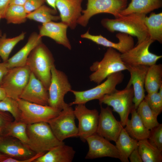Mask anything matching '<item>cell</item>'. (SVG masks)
<instances>
[{"label":"cell","mask_w":162,"mask_h":162,"mask_svg":"<svg viewBox=\"0 0 162 162\" xmlns=\"http://www.w3.org/2000/svg\"><path fill=\"white\" fill-rule=\"evenodd\" d=\"M146 14L132 13L121 15L114 19L104 18L102 20V25L109 32L117 31L136 37L137 44H140L149 37L144 23Z\"/></svg>","instance_id":"1"},{"label":"cell","mask_w":162,"mask_h":162,"mask_svg":"<svg viewBox=\"0 0 162 162\" xmlns=\"http://www.w3.org/2000/svg\"><path fill=\"white\" fill-rule=\"evenodd\" d=\"M54 62L51 52L42 43L32 50L26 62V65L31 72L48 90L51 82V70Z\"/></svg>","instance_id":"2"},{"label":"cell","mask_w":162,"mask_h":162,"mask_svg":"<svg viewBox=\"0 0 162 162\" xmlns=\"http://www.w3.org/2000/svg\"><path fill=\"white\" fill-rule=\"evenodd\" d=\"M28 141L26 145L36 153H45L64 142L58 140L48 123L41 122L27 125Z\"/></svg>","instance_id":"3"},{"label":"cell","mask_w":162,"mask_h":162,"mask_svg":"<svg viewBox=\"0 0 162 162\" xmlns=\"http://www.w3.org/2000/svg\"><path fill=\"white\" fill-rule=\"evenodd\" d=\"M121 53L111 47L108 48L103 59L94 62L90 67L93 72L89 76L90 80L99 84L109 75L127 70L126 64L122 61Z\"/></svg>","instance_id":"4"},{"label":"cell","mask_w":162,"mask_h":162,"mask_svg":"<svg viewBox=\"0 0 162 162\" xmlns=\"http://www.w3.org/2000/svg\"><path fill=\"white\" fill-rule=\"evenodd\" d=\"M134 96L132 86H126L122 90L116 89L112 92L104 95L98 100L100 105L104 104L111 106L112 111L118 114L120 122L124 127L129 119V115L134 109Z\"/></svg>","instance_id":"5"},{"label":"cell","mask_w":162,"mask_h":162,"mask_svg":"<svg viewBox=\"0 0 162 162\" xmlns=\"http://www.w3.org/2000/svg\"><path fill=\"white\" fill-rule=\"evenodd\" d=\"M124 77V74L120 71L109 75L103 82L91 89L83 91L72 90L70 92L74 95L75 99L68 104L70 106L85 104L92 100H98L104 95L114 92L116 89L117 86L122 82Z\"/></svg>","instance_id":"6"},{"label":"cell","mask_w":162,"mask_h":162,"mask_svg":"<svg viewBox=\"0 0 162 162\" xmlns=\"http://www.w3.org/2000/svg\"><path fill=\"white\" fill-rule=\"evenodd\" d=\"M86 9L82 10L77 23L84 26L87 25L89 20L95 15L101 13L111 14L115 18L121 15V12L126 8L127 0H87Z\"/></svg>","instance_id":"7"},{"label":"cell","mask_w":162,"mask_h":162,"mask_svg":"<svg viewBox=\"0 0 162 162\" xmlns=\"http://www.w3.org/2000/svg\"><path fill=\"white\" fill-rule=\"evenodd\" d=\"M51 74L48 105L61 111L67 104L64 101V97L72 90L71 86L66 74L57 69L55 64L52 68Z\"/></svg>","instance_id":"8"},{"label":"cell","mask_w":162,"mask_h":162,"mask_svg":"<svg viewBox=\"0 0 162 162\" xmlns=\"http://www.w3.org/2000/svg\"><path fill=\"white\" fill-rule=\"evenodd\" d=\"M75 118L74 109L67 104L59 114L48 123L56 137L63 142L66 139L78 136Z\"/></svg>","instance_id":"9"},{"label":"cell","mask_w":162,"mask_h":162,"mask_svg":"<svg viewBox=\"0 0 162 162\" xmlns=\"http://www.w3.org/2000/svg\"><path fill=\"white\" fill-rule=\"evenodd\" d=\"M17 101L21 111L20 120L27 125L41 122L48 123L61 111L49 105L34 104L20 98Z\"/></svg>","instance_id":"10"},{"label":"cell","mask_w":162,"mask_h":162,"mask_svg":"<svg viewBox=\"0 0 162 162\" xmlns=\"http://www.w3.org/2000/svg\"><path fill=\"white\" fill-rule=\"evenodd\" d=\"M31 71L26 65L8 70L4 76L0 86L7 96L17 100L29 81Z\"/></svg>","instance_id":"11"},{"label":"cell","mask_w":162,"mask_h":162,"mask_svg":"<svg viewBox=\"0 0 162 162\" xmlns=\"http://www.w3.org/2000/svg\"><path fill=\"white\" fill-rule=\"evenodd\" d=\"M3 137L0 142V153L8 157L7 162H14L21 160L20 162L34 161L43 153H35L27 146L14 137Z\"/></svg>","instance_id":"12"},{"label":"cell","mask_w":162,"mask_h":162,"mask_svg":"<svg viewBox=\"0 0 162 162\" xmlns=\"http://www.w3.org/2000/svg\"><path fill=\"white\" fill-rule=\"evenodd\" d=\"M154 42L149 37L127 52L121 54L122 61L130 65H143L149 66L156 64L162 57L151 52L149 50L151 45Z\"/></svg>","instance_id":"13"},{"label":"cell","mask_w":162,"mask_h":162,"mask_svg":"<svg viewBox=\"0 0 162 162\" xmlns=\"http://www.w3.org/2000/svg\"><path fill=\"white\" fill-rule=\"evenodd\" d=\"M74 110L75 117L78 119V136L83 141L88 137L97 134L99 113L95 109L90 110L85 104H76Z\"/></svg>","instance_id":"14"},{"label":"cell","mask_w":162,"mask_h":162,"mask_svg":"<svg viewBox=\"0 0 162 162\" xmlns=\"http://www.w3.org/2000/svg\"><path fill=\"white\" fill-rule=\"evenodd\" d=\"M123 128L114 116L109 106L106 108L100 106L97 134L115 142Z\"/></svg>","instance_id":"15"},{"label":"cell","mask_w":162,"mask_h":162,"mask_svg":"<svg viewBox=\"0 0 162 162\" xmlns=\"http://www.w3.org/2000/svg\"><path fill=\"white\" fill-rule=\"evenodd\" d=\"M89 147L86 159H94L104 157L119 159V154L115 145L110 141L96 134L86 140Z\"/></svg>","instance_id":"16"},{"label":"cell","mask_w":162,"mask_h":162,"mask_svg":"<svg viewBox=\"0 0 162 162\" xmlns=\"http://www.w3.org/2000/svg\"><path fill=\"white\" fill-rule=\"evenodd\" d=\"M126 65L130 74V78L126 86H132L134 91L133 102L136 110L145 96L144 88L146 74L149 66L143 65Z\"/></svg>","instance_id":"17"},{"label":"cell","mask_w":162,"mask_h":162,"mask_svg":"<svg viewBox=\"0 0 162 162\" xmlns=\"http://www.w3.org/2000/svg\"><path fill=\"white\" fill-rule=\"evenodd\" d=\"M20 98L34 104L48 105V90L31 72L28 82Z\"/></svg>","instance_id":"18"},{"label":"cell","mask_w":162,"mask_h":162,"mask_svg":"<svg viewBox=\"0 0 162 162\" xmlns=\"http://www.w3.org/2000/svg\"><path fill=\"white\" fill-rule=\"evenodd\" d=\"M83 0H56V7L60 13L62 22L71 29L76 27L77 20L81 15Z\"/></svg>","instance_id":"19"},{"label":"cell","mask_w":162,"mask_h":162,"mask_svg":"<svg viewBox=\"0 0 162 162\" xmlns=\"http://www.w3.org/2000/svg\"><path fill=\"white\" fill-rule=\"evenodd\" d=\"M116 36L119 40L118 42L117 43L109 40L101 35L91 34L89 30L81 35L82 38L89 39L97 44L113 48L118 50L121 54L127 52L134 46V41L132 36L119 32L116 34Z\"/></svg>","instance_id":"20"},{"label":"cell","mask_w":162,"mask_h":162,"mask_svg":"<svg viewBox=\"0 0 162 162\" xmlns=\"http://www.w3.org/2000/svg\"><path fill=\"white\" fill-rule=\"evenodd\" d=\"M68 26L61 22H56L51 21L42 24L39 27V35L41 37L47 36L70 50L71 46L67 35Z\"/></svg>","instance_id":"21"},{"label":"cell","mask_w":162,"mask_h":162,"mask_svg":"<svg viewBox=\"0 0 162 162\" xmlns=\"http://www.w3.org/2000/svg\"><path fill=\"white\" fill-rule=\"evenodd\" d=\"M42 42V38L39 34L34 32L30 35L26 44L17 53L4 62L8 69L26 65L28 58L32 50Z\"/></svg>","instance_id":"22"},{"label":"cell","mask_w":162,"mask_h":162,"mask_svg":"<svg viewBox=\"0 0 162 162\" xmlns=\"http://www.w3.org/2000/svg\"><path fill=\"white\" fill-rule=\"evenodd\" d=\"M76 152L64 142L50 149L34 162H71Z\"/></svg>","instance_id":"23"},{"label":"cell","mask_w":162,"mask_h":162,"mask_svg":"<svg viewBox=\"0 0 162 162\" xmlns=\"http://www.w3.org/2000/svg\"><path fill=\"white\" fill-rule=\"evenodd\" d=\"M130 113L131 119H128L124 129L130 137L138 141L148 139L150 130L144 125L136 110L133 109Z\"/></svg>","instance_id":"24"},{"label":"cell","mask_w":162,"mask_h":162,"mask_svg":"<svg viewBox=\"0 0 162 162\" xmlns=\"http://www.w3.org/2000/svg\"><path fill=\"white\" fill-rule=\"evenodd\" d=\"M162 0H131L128 6L121 12L124 15L132 13L146 15L162 7Z\"/></svg>","instance_id":"25"},{"label":"cell","mask_w":162,"mask_h":162,"mask_svg":"<svg viewBox=\"0 0 162 162\" xmlns=\"http://www.w3.org/2000/svg\"><path fill=\"white\" fill-rule=\"evenodd\" d=\"M138 141L132 138L123 128L117 140L116 146L122 162H128L129 157L133 151L138 146Z\"/></svg>","instance_id":"26"},{"label":"cell","mask_w":162,"mask_h":162,"mask_svg":"<svg viewBox=\"0 0 162 162\" xmlns=\"http://www.w3.org/2000/svg\"><path fill=\"white\" fill-rule=\"evenodd\" d=\"M162 85V64H155L149 66L145 79V91L147 93L158 92Z\"/></svg>","instance_id":"27"},{"label":"cell","mask_w":162,"mask_h":162,"mask_svg":"<svg viewBox=\"0 0 162 162\" xmlns=\"http://www.w3.org/2000/svg\"><path fill=\"white\" fill-rule=\"evenodd\" d=\"M144 23L150 38L154 41L162 43V13H151L149 17L146 16Z\"/></svg>","instance_id":"28"},{"label":"cell","mask_w":162,"mask_h":162,"mask_svg":"<svg viewBox=\"0 0 162 162\" xmlns=\"http://www.w3.org/2000/svg\"><path fill=\"white\" fill-rule=\"evenodd\" d=\"M138 148L142 162L162 161V151L151 144L148 139L138 141Z\"/></svg>","instance_id":"29"},{"label":"cell","mask_w":162,"mask_h":162,"mask_svg":"<svg viewBox=\"0 0 162 162\" xmlns=\"http://www.w3.org/2000/svg\"><path fill=\"white\" fill-rule=\"evenodd\" d=\"M57 14V10L44 4L27 14V17L30 20L44 24L60 20V16L56 15Z\"/></svg>","instance_id":"30"},{"label":"cell","mask_w":162,"mask_h":162,"mask_svg":"<svg viewBox=\"0 0 162 162\" xmlns=\"http://www.w3.org/2000/svg\"><path fill=\"white\" fill-rule=\"evenodd\" d=\"M27 124L20 120L13 121L8 126L3 136L16 138L26 145L28 141Z\"/></svg>","instance_id":"31"},{"label":"cell","mask_w":162,"mask_h":162,"mask_svg":"<svg viewBox=\"0 0 162 162\" xmlns=\"http://www.w3.org/2000/svg\"><path fill=\"white\" fill-rule=\"evenodd\" d=\"M27 14L23 6L9 5L3 14L2 18L5 19L8 24H20L26 21Z\"/></svg>","instance_id":"32"},{"label":"cell","mask_w":162,"mask_h":162,"mask_svg":"<svg viewBox=\"0 0 162 162\" xmlns=\"http://www.w3.org/2000/svg\"><path fill=\"white\" fill-rule=\"evenodd\" d=\"M136 110L143 124L149 130L159 124L157 120L158 116L152 111L144 99Z\"/></svg>","instance_id":"33"},{"label":"cell","mask_w":162,"mask_h":162,"mask_svg":"<svg viewBox=\"0 0 162 162\" xmlns=\"http://www.w3.org/2000/svg\"><path fill=\"white\" fill-rule=\"evenodd\" d=\"M26 32H22L15 37L7 38L5 34L0 38V56L3 62L8 59L9 56L15 46L24 39Z\"/></svg>","instance_id":"34"},{"label":"cell","mask_w":162,"mask_h":162,"mask_svg":"<svg viewBox=\"0 0 162 162\" xmlns=\"http://www.w3.org/2000/svg\"><path fill=\"white\" fill-rule=\"evenodd\" d=\"M0 111L9 113L14 120H20L21 111L17 100L7 96L0 101Z\"/></svg>","instance_id":"35"},{"label":"cell","mask_w":162,"mask_h":162,"mask_svg":"<svg viewBox=\"0 0 162 162\" xmlns=\"http://www.w3.org/2000/svg\"><path fill=\"white\" fill-rule=\"evenodd\" d=\"M144 99L152 111L158 116L162 111V97L158 92L147 93Z\"/></svg>","instance_id":"36"},{"label":"cell","mask_w":162,"mask_h":162,"mask_svg":"<svg viewBox=\"0 0 162 162\" xmlns=\"http://www.w3.org/2000/svg\"><path fill=\"white\" fill-rule=\"evenodd\" d=\"M149 142L162 151V124H159L150 130L148 138Z\"/></svg>","instance_id":"37"},{"label":"cell","mask_w":162,"mask_h":162,"mask_svg":"<svg viewBox=\"0 0 162 162\" xmlns=\"http://www.w3.org/2000/svg\"><path fill=\"white\" fill-rule=\"evenodd\" d=\"M13 118L8 112L0 111V136H3L10 123L13 121Z\"/></svg>","instance_id":"38"},{"label":"cell","mask_w":162,"mask_h":162,"mask_svg":"<svg viewBox=\"0 0 162 162\" xmlns=\"http://www.w3.org/2000/svg\"><path fill=\"white\" fill-rule=\"evenodd\" d=\"M46 0H27L24 7L27 14L37 9L44 4Z\"/></svg>","instance_id":"39"},{"label":"cell","mask_w":162,"mask_h":162,"mask_svg":"<svg viewBox=\"0 0 162 162\" xmlns=\"http://www.w3.org/2000/svg\"><path fill=\"white\" fill-rule=\"evenodd\" d=\"M128 158L131 162H142L138 150V146L131 152Z\"/></svg>","instance_id":"40"},{"label":"cell","mask_w":162,"mask_h":162,"mask_svg":"<svg viewBox=\"0 0 162 162\" xmlns=\"http://www.w3.org/2000/svg\"><path fill=\"white\" fill-rule=\"evenodd\" d=\"M9 69L6 67L4 62L0 63V85L1 84L4 76Z\"/></svg>","instance_id":"41"},{"label":"cell","mask_w":162,"mask_h":162,"mask_svg":"<svg viewBox=\"0 0 162 162\" xmlns=\"http://www.w3.org/2000/svg\"><path fill=\"white\" fill-rule=\"evenodd\" d=\"M10 0H0V12L3 14L9 5Z\"/></svg>","instance_id":"42"},{"label":"cell","mask_w":162,"mask_h":162,"mask_svg":"<svg viewBox=\"0 0 162 162\" xmlns=\"http://www.w3.org/2000/svg\"><path fill=\"white\" fill-rule=\"evenodd\" d=\"M27 0H10L9 5L15 4L23 6Z\"/></svg>","instance_id":"43"},{"label":"cell","mask_w":162,"mask_h":162,"mask_svg":"<svg viewBox=\"0 0 162 162\" xmlns=\"http://www.w3.org/2000/svg\"><path fill=\"white\" fill-rule=\"evenodd\" d=\"M46 2L52 8L57 10L56 7V0H46Z\"/></svg>","instance_id":"44"},{"label":"cell","mask_w":162,"mask_h":162,"mask_svg":"<svg viewBox=\"0 0 162 162\" xmlns=\"http://www.w3.org/2000/svg\"><path fill=\"white\" fill-rule=\"evenodd\" d=\"M7 95L5 90L0 85V101L3 99Z\"/></svg>","instance_id":"45"},{"label":"cell","mask_w":162,"mask_h":162,"mask_svg":"<svg viewBox=\"0 0 162 162\" xmlns=\"http://www.w3.org/2000/svg\"><path fill=\"white\" fill-rule=\"evenodd\" d=\"M7 157L6 155L0 153V162H3L4 159Z\"/></svg>","instance_id":"46"},{"label":"cell","mask_w":162,"mask_h":162,"mask_svg":"<svg viewBox=\"0 0 162 162\" xmlns=\"http://www.w3.org/2000/svg\"><path fill=\"white\" fill-rule=\"evenodd\" d=\"M158 92L160 96L162 97V85L160 87Z\"/></svg>","instance_id":"47"},{"label":"cell","mask_w":162,"mask_h":162,"mask_svg":"<svg viewBox=\"0 0 162 162\" xmlns=\"http://www.w3.org/2000/svg\"><path fill=\"white\" fill-rule=\"evenodd\" d=\"M3 13L2 12H0V20L2 18ZM2 36V33L1 30H0V38Z\"/></svg>","instance_id":"48"},{"label":"cell","mask_w":162,"mask_h":162,"mask_svg":"<svg viewBox=\"0 0 162 162\" xmlns=\"http://www.w3.org/2000/svg\"><path fill=\"white\" fill-rule=\"evenodd\" d=\"M3 138V136H0V142L2 140Z\"/></svg>","instance_id":"49"},{"label":"cell","mask_w":162,"mask_h":162,"mask_svg":"<svg viewBox=\"0 0 162 162\" xmlns=\"http://www.w3.org/2000/svg\"></svg>","instance_id":"50"}]
</instances>
